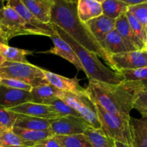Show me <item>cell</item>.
Wrapping results in <instances>:
<instances>
[{
  "instance_id": "6da1fadb",
  "label": "cell",
  "mask_w": 147,
  "mask_h": 147,
  "mask_svg": "<svg viewBox=\"0 0 147 147\" xmlns=\"http://www.w3.org/2000/svg\"><path fill=\"white\" fill-rule=\"evenodd\" d=\"M77 1L55 0L50 23L58 26L76 42L102 57L112 68L111 56L98 42L85 23L77 15Z\"/></svg>"
},
{
  "instance_id": "7a4b0ae2",
  "label": "cell",
  "mask_w": 147,
  "mask_h": 147,
  "mask_svg": "<svg viewBox=\"0 0 147 147\" xmlns=\"http://www.w3.org/2000/svg\"><path fill=\"white\" fill-rule=\"evenodd\" d=\"M86 90L93 100L106 111L129 120L133 109L134 88L132 81H122L117 85L89 80Z\"/></svg>"
},
{
  "instance_id": "3957f363",
  "label": "cell",
  "mask_w": 147,
  "mask_h": 147,
  "mask_svg": "<svg viewBox=\"0 0 147 147\" xmlns=\"http://www.w3.org/2000/svg\"><path fill=\"white\" fill-rule=\"evenodd\" d=\"M52 24L57 36L65 40L74 50L89 80H96L113 85L119 84L123 81L117 73L105 66L95 53L80 45L58 26Z\"/></svg>"
},
{
  "instance_id": "277c9868",
  "label": "cell",
  "mask_w": 147,
  "mask_h": 147,
  "mask_svg": "<svg viewBox=\"0 0 147 147\" xmlns=\"http://www.w3.org/2000/svg\"><path fill=\"white\" fill-rule=\"evenodd\" d=\"M0 78L15 79L32 88L49 83L45 77L43 69L30 63L4 61L0 65Z\"/></svg>"
},
{
  "instance_id": "5b68a950",
  "label": "cell",
  "mask_w": 147,
  "mask_h": 147,
  "mask_svg": "<svg viewBox=\"0 0 147 147\" xmlns=\"http://www.w3.org/2000/svg\"><path fill=\"white\" fill-rule=\"evenodd\" d=\"M58 98L76 111L90 127L100 129L96 104L86 89L85 91L78 93L62 92Z\"/></svg>"
},
{
  "instance_id": "8992f818",
  "label": "cell",
  "mask_w": 147,
  "mask_h": 147,
  "mask_svg": "<svg viewBox=\"0 0 147 147\" xmlns=\"http://www.w3.org/2000/svg\"><path fill=\"white\" fill-rule=\"evenodd\" d=\"M95 104L100 123V129L103 133L115 142L131 145L129 120L109 113L96 102Z\"/></svg>"
},
{
  "instance_id": "52a82bcc",
  "label": "cell",
  "mask_w": 147,
  "mask_h": 147,
  "mask_svg": "<svg viewBox=\"0 0 147 147\" xmlns=\"http://www.w3.org/2000/svg\"><path fill=\"white\" fill-rule=\"evenodd\" d=\"M7 5L14 9L25 22L26 26L32 34L53 37L57 36L52 24H44L37 20L22 4L21 0H9Z\"/></svg>"
},
{
  "instance_id": "ba28073f",
  "label": "cell",
  "mask_w": 147,
  "mask_h": 147,
  "mask_svg": "<svg viewBox=\"0 0 147 147\" xmlns=\"http://www.w3.org/2000/svg\"><path fill=\"white\" fill-rule=\"evenodd\" d=\"M0 29L9 40L16 36L32 34L20 14L8 5L0 10Z\"/></svg>"
},
{
  "instance_id": "9c48e42d",
  "label": "cell",
  "mask_w": 147,
  "mask_h": 147,
  "mask_svg": "<svg viewBox=\"0 0 147 147\" xmlns=\"http://www.w3.org/2000/svg\"><path fill=\"white\" fill-rule=\"evenodd\" d=\"M112 69L116 72L121 70L147 67V50L128 51L112 55Z\"/></svg>"
},
{
  "instance_id": "30bf717a",
  "label": "cell",
  "mask_w": 147,
  "mask_h": 147,
  "mask_svg": "<svg viewBox=\"0 0 147 147\" xmlns=\"http://www.w3.org/2000/svg\"><path fill=\"white\" fill-rule=\"evenodd\" d=\"M51 131L55 135L68 136L81 134L89 125L80 117L66 116L49 120Z\"/></svg>"
},
{
  "instance_id": "8fae6325",
  "label": "cell",
  "mask_w": 147,
  "mask_h": 147,
  "mask_svg": "<svg viewBox=\"0 0 147 147\" xmlns=\"http://www.w3.org/2000/svg\"><path fill=\"white\" fill-rule=\"evenodd\" d=\"M115 30L123 39L128 51L147 50V45L138 38L129 25L126 13L116 20Z\"/></svg>"
},
{
  "instance_id": "7c38bea8",
  "label": "cell",
  "mask_w": 147,
  "mask_h": 147,
  "mask_svg": "<svg viewBox=\"0 0 147 147\" xmlns=\"http://www.w3.org/2000/svg\"><path fill=\"white\" fill-rule=\"evenodd\" d=\"M7 109L17 114L33 116V117L47 119V120H52L59 118L57 115L51 110L49 106L36 103L32 101L22 103L15 107Z\"/></svg>"
},
{
  "instance_id": "4fadbf2b",
  "label": "cell",
  "mask_w": 147,
  "mask_h": 147,
  "mask_svg": "<svg viewBox=\"0 0 147 147\" xmlns=\"http://www.w3.org/2000/svg\"><path fill=\"white\" fill-rule=\"evenodd\" d=\"M32 101L30 92L0 86V106L11 109L22 103Z\"/></svg>"
},
{
  "instance_id": "5bb4252c",
  "label": "cell",
  "mask_w": 147,
  "mask_h": 147,
  "mask_svg": "<svg viewBox=\"0 0 147 147\" xmlns=\"http://www.w3.org/2000/svg\"><path fill=\"white\" fill-rule=\"evenodd\" d=\"M43 73L47 82L61 91L78 93L86 90L80 86L79 80L76 78H69L45 70H43Z\"/></svg>"
},
{
  "instance_id": "9a60e30c",
  "label": "cell",
  "mask_w": 147,
  "mask_h": 147,
  "mask_svg": "<svg viewBox=\"0 0 147 147\" xmlns=\"http://www.w3.org/2000/svg\"><path fill=\"white\" fill-rule=\"evenodd\" d=\"M26 8L41 22L50 24L55 0H21Z\"/></svg>"
},
{
  "instance_id": "2e32d148",
  "label": "cell",
  "mask_w": 147,
  "mask_h": 147,
  "mask_svg": "<svg viewBox=\"0 0 147 147\" xmlns=\"http://www.w3.org/2000/svg\"><path fill=\"white\" fill-rule=\"evenodd\" d=\"M115 22L116 20H112L102 14L86 22L85 24L96 39L100 45L106 35L115 30Z\"/></svg>"
},
{
  "instance_id": "e0dca14e",
  "label": "cell",
  "mask_w": 147,
  "mask_h": 147,
  "mask_svg": "<svg viewBox=\"0 0 147 147\" xmlns=\"http://www.w3.org/2000/svg\"><path fill=\"white\" fill-rule=\"evenodd\" d=\"M51 39L53 42V44H54L53 47H52L48 51L42 52V53L60 56L61 57H63L64 59L67 60V61L73 63L78 70H83V67L80 64V60L75 53L73 48L65 40H63L58 36L51 37Z\"/></svg>"
},
{
  "instance_id": "ac0fdd59",
  "label": "cell",
  "mask_w": 147,
  "mask_h": 147,
  "mask_svg": "<svg viewBox=\"0 0 147 147\" xmlns=\"http://www.w3.org/2000/svg\"><path fill=\"white\" fill-rule=\"evenodd\" d=\"M132 147H147V118L129 120Z\"/></svg>"
},
{
  "instance_id": "d6986e66",
  "label": "cell",
  "mask_w": 147,
  "mask_h": 147,
  "mask_svg": "<svg viewBox=\"0 0 147 147\" xmlns=\"http://www.w3.org/2000/svg\"><path fill=\"white\" fill-rule=\"evenodd\" d=\"M76 10L78 17L83 23L103 14L101 1L98 0H78Z\"/></svg>"
},
{
  "instance_id": "ffe728a7",
  "label": "cell",
  "mask_w": 147,
  "mask_h": 147,
  "mask_svg": "<svg viewBox=\"0 0 147 147\" xmlns=\"http://www.w3.org/2000/svg\"><path fill=\"white\" fill-rule=\"evenodd\" d=\"M63 91L58 90L50 83L41 84L32 88L30 92L32 102L47 105L55 98H58Z\"/></svg>"
},
{
  "instance_id": "44dd1931",
  "label": "cell",
  "mask_w": 147,
  "mask_h": 147,
  "mask_svg": "<svg viewBox=\"0 0 147 147\" xmlns=\"http://www.w3.org/2000/svg\"><path fill=\"white\" fill-rule=\"evenodd\" d=\"M14 127L34 131H52L50 121L47 119L18 114Z\"/></svg>"
},
{
  "instance_id": "7402d4cb",
  "label": "cell",
  "mask_w": 147,
  "mask_h": 147,
  "mask_svg": "<svg viewBox=\"0 0 147 147\" xmlns=\"http://www.w3.org/2000/svg\"><path fill=\"white\" fill-rule=\"evenodd\" d=\"M134 88L133 109H136L142 118H147L146 81H132Z\"/></svg>"
},
{
  "instance_id": "603a6c76",
  "label": "cell",
  "mask_w": 147,
  "mask_h": 147,
  "mask_svg": "<svg viewBox=\"0 0 147 147\" xmlns=\"http://www.w3.org/2000/svg\"><path fill=\"white\" fill-rule=\"evenodd\" d=\"M11 131L25 143L27 147H33L37 142L55 136L53 131H34L13 127Z\"/></svg>"
},
{
  "instance_id": "cb8c5ba5",
  "label": "cell",
  "mask_w": 147,
  "mask_h": 147,
  "mask_svg": "<svg viewBox=\"0 0 147 147\" xmlns=\"http://www.w3.org/2000/svg\"><path fill=\"white\" fill-rule=\"evenodd\" d=\"M100 45L111 56L128 52L123 39L115 30L106 35L104 40L100 43Z\"/></svg>"
},
{
  "instance_id": "d4e9b609",
  "label": "cell",
  "mask_w": 147,
  "mask_h": 147,
  "mask_svg": "<svg viewBox=\"0 0 147 147\" xmlns=\"http://www.w3.org/2000/svg\"><path fill=\"white\" fill-rule=\"evenodd\" d=\"M83 134L92 147H115V141L106 136L101 129H96L88 126Z\"/></svg>"
},
{
  "instance_id": "484cf974",
  "label": "cell",
  "mask_w": 147,
  "mask_h": 147,
  "mask_svg": "<svg viewBox=\"0 0 147 147\" xmlns=\"http://www.w3.org/2000/svg\"><path fill=\"white\" fill-rule=\"evenodd\" d=\"M101 7L103 15L116 20L127 11L128 6L122 0H102Z\"/></svg>"
},
{
  "instance_id": "4316f807",
  "label": "cell",
  "mask_w": 147,
  "mask_h": 147,
  "mask_svg": "<svg viewBox=\"0 0 147 147\" xmlns=\"http://www.w3.org/2000/svg\"><path fill=\"white\" fill-rule=\"evenodd\" d=\"M32 54V51L10 47L9 45H2L0 47V55L4 59V61L11 63H27L26 56Z\"/></svg>"
},
{
  "instance_id": "83f0119b",
  "label": "cell",
  "mask_w": 147,
  "mask_h": 147,
  "mask_svg": "<svg viewBox=\"0 0 147 147\" xmlns=\"http://www.w3.org/2000/svg\"><path fill=\"white\" fill-rule=\"evenodd\" d=\"M53 138L57 141L60 147H92L83 134L68 136L55 135Z\"/></svg>"
},
{
  "instance_id": "f1b7e54d",
  "label": "cell",
  "mask_w": 147,
  "mask_h": 147,
  "mask_svg": "<svg viewBox=\"0 0 147 147\" xmlns=\"http://www.w3.org/2000/svg\"><path fill=\"white\" fill-rule=\"evenodd\" d=\"M47 105L50 106L51 110L55 113H56L59 118L66 116H76V117H80V116L78 114L76 111L73 110L70 106L66 104L63 100H62L59 98H55L54 99L50 100Z\"/></svg>"
},
{
  "instance_id": "f546056e",
  "label": "cell",
  "mask_w": 147,
  "mask_h": 147,
  "mask_svg": "<svg viewBox=\"0 0 147 147\" xmlns=\"http://www.w3.org/2000/svg\"><path fill=\"white\" fill-rule=\"evenodd\" d=\"M116 73L123 81H146L147 67L121 70Z\"/></svg>"
},
{
  "instance_id": "4dcf8cb0",
  "label": "cell",
  "mask_w": 147,
  "mask_h": 147,
  "mask_svg": "<svg viewBox=\"0 0 147 147\" xmlns=\"http://www.w3.org/2000/svg\"><path fill=\"white\" fill-rule=\"evenodd\" d=\"M0 147H27L25 143L11 130H6L0 136Z\"/></svg>"
},
{
  "instance_id": "1f68e13d",
  "label": "cell",
  "mask_w": 147,
  "mask_h": 147,
  "mask_svg": "<svg viewBox=\"0 0 147 147\" xmlns=\"http://www.w3.org/2000/svg\"><path fill=\"white\" fill-rule=\"evenodd\" d=\"M127 11L147 30V2L128 7Z\"/></svg>"
},
{
  "instance_id": "d6a6232c",
  "label": "cell",
  "mask_w": 147,
  "mask_h": 147,
  "mask_svg": "<svg viewBox=\"0 0 147 147\" xmlns=\"http://www.w3.org/2000/svg\"><path fill=\"white\" fill-rule=\"evenodd\" d=\"M126 16L129 25L131 27L134 34L144 44L147 45V30H145L142 24H140V23H139V22L128 11L126 12Z\"/></svg>"
},
{
  "instance_id": "836d02e7",
  "label": "cell",
  "mask_w": 147,
  "mask_h": 147,
  "mask_svg": "<svg viewBox=\"0 0 147 147\" xmlns=\"http://www.w3.org/2000/svg\"><path fill=\"white\" fill-rule=\"evenodd\" d=\"M17 117L18 114L0 106V125L5 128L7 130H11L14 127Z\"/></svg>"
},
{
  "instance_id": "e575fe53",
  "label": "cell",
  "mask_w": 147,
  "mask_h": 147,
  "mask_svg": "<svg viewBox=\"0 0 147 147\" xmlns=\"http://www.w3.org/2000/svg\"><path fill=\"white\" fill-rule=\"evenodd\" d=\"M0 86H5L10 88L17 89V90H25L30 92L32 87L25 83L15 80V79H1L0 80Z\"/></svg>"
},
{
  "instance_id": "d590c367",
  "label": "cell",
  "mask_w": 147,
  "mask_h": 147,
  "mask_svg": "<svg viewBox=\"0 0 147 147\" xmlns=\"http://www.w3.org/2000/svg\"><path fill=\"white\" fill-rule=\"evenodd\" d=\"M33 147H60L57 141L53 137L47 138L39 141Z\"/></svg>"
},
{
  "instance_id": "8d00e7d4",
  "label": "cell",
  "mask_w": 147,
  "mask_h": 147,
  "mask_svg": "<svg viewBox=\"0 0 147 147\" xmlns=\"http://www.w3.org/2000/svg\"><path fill=\"white\" fill-rule=\"evenodd\" d=\"M122 1H123L128 7L138 5V4L147 2V0H122Z\"/></svg>"
},
{
  "instance_id": "74e56055",
  "label": "cell",
  "mask_w": 147,
  "mask_h": 147,
  "mask_svg": "<svg viewBox=\"0 0 147 147\" xmlns=\"http://www.w3.org/2000/svg\"><path fill=\"white\" fill-rule=\"evenodd\" d=\"M8 40L7 35L0 29V47L2 45H8Z\"/></svg>"
},
{
  "instance_id": "f35d334b",
  "label": "cell",
  "mask_w": 147,
  "mask_h": 147,
  "mask_svg": "<svg viewBox=\"0 0 147 147\" xmlns=\"http://www.w3.org/2000/svg\"><path fill=\"white\" fill-rule=\"evenodd\" d=\"M115 147H132L131 145L125 144L119 142H115Z\"/></svg>"
},
{
  "instance_id": "ab89813d",
  "label": "cell",
  "mask_w": 147,
  "mask_h": 147,
  "mask_svg": "<svg viewBox=\"0 0 147 147\" xmlns=\"http://www.w3.org/2000/svg\"><path fill=\"white\" fill-rule=\"evenodd\" d=\"M6 130H7V129H6L5 128H4L2 126H1V125H0V136H1V134H2L3 132Z\"/></svg>"
},
{
  "instance_id": "60d3db41",
  "label": "cell",
  "mask_w": 147,
  "mask_h": 147,
  "mask_svg": "<svg viewBox=\"0 0 147 147\" xmlns=\"http://www.w3.org/2000/svg\"><path fill=\"white\" fill-rule=\"evenodd\" d=\"M4 1H0V10L2 9L4 7Z\"/></svg>"
},
{
  "instance_id": "b9f144b4",
  "label": "cell",
  "mask_w": 147,
  "mask_h": 147,
  "mask_svg": "<svg viewBox=\"0 0 147 147\" xmlns=\"http://www.w3.org/2000/svg\"><path fill=\"white\" fill-rule=\"evenodd\" d=\"M4 59L3 58L2 56H1V55H0V65H1L2 64V63H4Z\"/></svg>"
},
{
  "instance_id": "7bdbcfd3",
  "label": "cell",
  "mask_w": 147,
  "mask_h": 147,
  "mask_svg": "<svg viewBox=\"0 0 147 147\" xmlns=\"http://www.w3.org/2000/svg\"><path fill=\"white\" fill-rule=\"evenodd\" d=\"M0 80H1V78H0Z\"/></svg>"
}]
</instances>
